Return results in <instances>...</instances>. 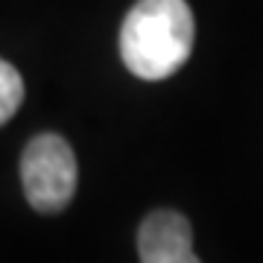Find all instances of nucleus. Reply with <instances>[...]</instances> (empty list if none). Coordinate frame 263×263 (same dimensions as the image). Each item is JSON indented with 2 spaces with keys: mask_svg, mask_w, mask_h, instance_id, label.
I'll list each match as a JSON object with an SVG mask.
<instances>
[{
  "mask_svg": "<svg viewBox=\"0 0 263 263\" xmlns=\"http://www.w3.org/2000/svg\"><path fill=\"white\" fill-rule=\"evenodd\" d=\"M138 254L143 263H196L187 216L179 211H152L138 231Z\"/></svg>",
  "mask_w": 263,
  "mask_h": 263,
  "instance_id": "7ed1b4c3",
  "label": "nucleus"
},
{
  "mask_svg": "<svg viewBox=\"0 0 263 263\" xmlns=\"http://www.w3.org/2000/svg\"><path fill=\"white\" fill-rule=\"evenodd\" d=\"M21 103H24V79L15 70V65L0 59V126L15 117Z\"/></svg>",
  "mask_w": 263,
  "mask_h": 263,
  "instance_id": "20e7f679",
  "label": "nucleus"
},
{
  "mask_svg": "<svg viewBox=\"0 0 263 263\" xmlns=\"http://www.w3.org/2000/svg\"><path fill=\"white\" fill-rule=\"evenodd\" d=\"M24 196L38 214H59L76 193V155L62 135H35L21 158Z\"/></svg>",
  "mask_w": 263,
  "mask_h": 263,
  "instance_id": "f03ea898",
  "label": "nucleus"
},
{
  "mask_svg": "<svg viewBox=\"0 0 263 263\" xmlns=\"http://www.w3.org/2000/svg\"><path fill=\"white\" fill-rule=\"evenodd\" d=\"M187 0H138L120 29V59L138 79L158 82L179 70L193 50Z\"/></svg>",
  "mask_w": 263,
  "mask_h": 263,
  "instance_id": "f257e3e1",
  "label": "nucleus"
}]
</instances>
